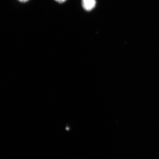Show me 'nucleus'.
<instances>
[{"instance_id": "nucleus-2", "label": "nucleus", "mask_w": 159, "mask_h": 159, "mask_svg": "<svg viewBox=\"0 0 159 159\" xmlns=\"http://www.w3.org/2000/svg\"><path fill=\"white\" fill-rule=\"evenodd\" d=\"M55 1L59 3H62L65 2L66 0H55Z\"/></svg>"}, {"instance_id": "nucleus-3", "label": "nucleus", "mask_w": 159, "mask_h": 159, "mask_svg": "<svg viewBox=\"0 0 159 159\" xmlns=\"http://www.w3.org/2000/svg\"><path fill=\"white\" fill-rule=\"evenodd\" d=\"M19 1H20V2H28L29 0H18Z\"/></svg>"}, {"instance_id": "nucleus-1", "label": "nucleus", "mask_w": 159, "mask_h": 159, "mask_svg": "<svg viewBox=\"0 0 159 159\" xmlns=\"http://www.w3.org/2000/svg\"><path fill=\"white\" fill-rule=\"evenodd\" d=\"M96 5V0H82L83 8L86 11H90L93 10Z\"/></svg>"}]
</instances>
